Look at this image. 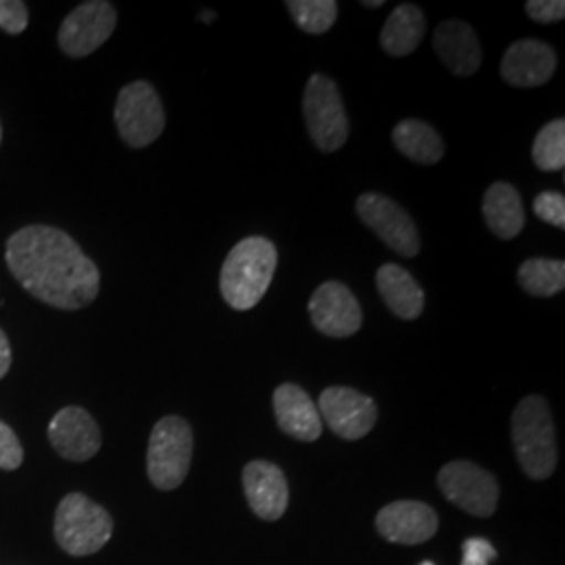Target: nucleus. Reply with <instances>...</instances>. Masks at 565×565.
I'll return each mask as SVG.
<instances>
[{
  "label": "nucleus",
  "mask_w": 565,
  "mask_h": 565,
  "mask_svg": "<svg viewBox=\"0 0 565 565\" xmlns=\"http://www.w3.org/2000/svg\"><path fill=\"white\" fill-rule=\"evenodd\" d=\"M4 260L30 296L57 310H81L99 296L102 273L97 264L55 226L32 224L13 233Z\"/></svg>",
  "instance_id": "f257e3e1"
},
{
  "label": "nucleus",
  "mask_w": 565,
  "mask_h": 565,
  "mask_svg": "<svg viewBox=\"0 0 565 565\" xmlns=\"http://www.w3.org/2000/svg\"><path fill=\"white\" fill-rule=\"evenodd\" d=\"M277 247L264 237H247L237 243L221 270V294L233 310H252L268 291L277 270Z\"/></svg>",
  "instance_id": "f03ea898"
},
{
  "label": "nucleus",
  "mask_w": 565,
  "mask_h": 565,
  "mask_svg": "<svg viewBox=\"0 0 565 565\" xmlns=\"http://www.w3.org/2000/svg\"><path fill=\"white\" fill-rule=\"evenodd\" d=\"M511 436L520 467L532 480H546L557 465L555 425L543 396H525L511 419Z\"/></svg>",
  "instance_id": "7ed1b4c3"
},
{
  "label": "nucleus",
  "mask_w": 565,
  "mask_h": 565,
  "mask_svg": "<svg viewBox=\"0 0 565 565\" xmlns=\"http://www.w3.org/2000/svg\"><path fill=\"white\" fill-rule=\"evenodd\" d=\"M53 532L57 545L67 555L86 557L109 543L114 534V520L102 505L82 492H72L61 499Z\"/></svg>",
  "instance_id": "20e7f679"
},
{
  "label": "nucleus",
  "mask_w": 565,
  "mask_h": 565,
  "mask_svg": "<svg viewBox=\"0 0 565 565\" xmlns=\"http://www.w3.org/2000/svg\"><path fill=\"white\" fill-rule=\"evenodd\" d=\"M193 459V429L182 417L160 419L149 438L147 476L160 490H174L184 482Z\"/></svg>",
  "instance_id": "39448f33"
},
{
  "label": "nucleus",
  "mask_w": 565,
  "mask_h": 565,
  "mask_svg": "<svg viewBox=\"0 0 565 565\" xmlns=\"http://www.w3.org/2000/svg\"><path fill=\"white\" fill-rule=\"evenodd\" d=\"M121 141L132 149L149 147L166 128L162 99L149 82H130L124 86L114 109Z\"/></svg>",
  "instance_id": "423d86ee"
},
{
  "label": "nucleus",
  "mask_w": 565,
  "mask_h": 565,
  "mask_svg": "<svg viewBox=\"0 0 565 565\" xmlns=\"http://www.w3.org/2000/svg\"><path fill=\"white\" fill-rule=\"evenodd\" d=\"M303 118L312 141L321 151H338L348 141L350 121L340 88L323 74H315L303 88Z\"/></svg>",
  "instance_id": "0eeeda50"
},
{
  "label": "nucleus",
  "mask_w": 565,
  "mask_h": 565,
  "mask_svg": "<svg viewBox=\"0 0 565 565\" xmlns=\"http://www.w3.org/2000/svg\"><path fill=\"white\" fill-rule=\"evenodd\" d=\"M356 214L382 242L404 258H415L422 249L419 231L398 203L382 193H363Z\"/></svg>",
  "instance_id": "6e6552de"
},
{
  "label": "nucleus",
  "mask_w": 565,
  "mask_h": 565,
  "mask_svg": "<svg viewBox=\"0 0 565 565\" xmlns=\"http://www.w3.org/2000/svg\"><path fill=\"white\" fill-rule=\"evenodd\" d=\"M446 499L476 518H490L499 503V484L492 473L471 461H452L438 473Z\"/></svg>",
  "instance_id": "1a4fd4ad"
},
{
  "label": "nucleus",
  "mask_w": 565,
  "mask_h": 565,
  "mask_svg": "<svg viewBox=\"0 0 565 565\" xmlns=\"http://www.w3.org/2000/svg\"><path fill=\"white\" fill-rule=\"evenodd\" d=\"M116 25H118V13L111 2H105V0L82 2L61 23V51L74 60L86 57L109 41Z\"/></svg>",
  "instance_id": "9d476101"
},
{
  "label": "nucleus",
  "mask_w": 565,
  "mask_h": 565,
  "mask_svg": "<svg viewBox=\"0 0 565 565\" xmlns=\"http://www.w3.org/2000/svg\"><path fill=\"white\" fill-rule=\"evenodd\" d=\"M319 415L342 440H361L377 422V404L352 387H327L319 398Z\"/></svg>",
  "instance_id": "9b49d317"
},
{
  "label": "nucleus",
  "mask_w": 565,
  "mask_h": 565,
  "mask_svg": "<svg viewBox=\"0 0 565 565\" xmlns=\"http://www.w3.org/2000/svg\"><path fill=\"white\" fill-rule=\"evenodd\" d=\"M310 319L329 338H350L363 324V310L356 296L340 281H327L317 287L310 303Z\"/></svg>",
  "instance_id": "f8f14e48"
},
{
  "label": "nucleus",
  "mask_w": 565,
  "mask_h": 565,
  "mask_svg": "<svg viewBox=\"0 0 565 565\" xmlns=\"http://www.w3.org/2000/svg\"><path fill=\"white\" fill-rule=\"evenodd\" d=\"M49 440L63 459L84 463L102 448V429L81 406H65L49 424Z\"/></svg>",
  "instance_id": "ddd939ff"
},
{
  "label": "nucleus",
  "mask_w": 565,
  "mask_h": 565,
  "mask_svg": "<svg viewBox=\"0 0 565 565\" xmlns=\"http://www.w3.org/2000/svg\"><path fill=\"white\" fill-rule=\"evenodd\" d=\"M375 524L390 543L422 545L438 532V515L419 501H396L377 513Z\"/></svg>",
  "instance_id": "4468645a"
},
{
  "label": "nucleus",
  "mask_w": 565,
  "mask_h": 565,
  "mask_svg": "<svg viewBox=\"0 0 565 565\" xmlns=\"http://www.w3.org/2000/svg\"><path fill=\"white\" fill-rule=\"evenodd\" d=\"M243 490L252 511L266 522H277L289 505V488L281 467L252 461L243 469Z\"/></svg>",
  "instance_id": "2eb2a0df"
},
{
  "label": "nucleus",
  "mask_w": 565,
  "mask_h": 565,
  "mask_svg": "<svg viewBox=\"0 0 565 565\" xmlns=\"http://www.w3.org/2000/svg\"><path fill=\"white\" fill-rule=\"evenodd\" d=\"M557 70V55L551 44L543 41L513 42L501 61L503 81L518 88L541 86L553 78Z\"/></svg>",
  "instance_id": "dca6fc26"
},
{
  "label": "nucleus",
  "mask_w": 565,
  "mask_h": 565,
  "mask_svg": "<svg viewBox=\"0 0 565 565\" xmlns=\"http://www.w3.org/2000/svg\"><path fill=\"white\" fill-rule=\"evenodd\" d=\"M273 406L277 424L289 438L300 443H315L321 436L323 422L319 408L300 385H279L273 396Z\"/></svg>",
  "instance_id": "f3484780"
},
{
  "label": "nucleus",
  "mask_w": 565,
  "mask_h": 565,
  "mask_svg": "<svg viewBox=\"0 0 565 565\" xmlns=\"http://www.w3.org/2000/svg\"><path fill=\"white\" fill-rule=\"evenodd\" d=\"M434 51L455 76H473L482 65V46L471 25L446 20L434 32Z\"/></svg>",
  "instance_id": "a211bd4d"
},
{
  "label": "nucleus",
  "mask_w": 565,
  "mask_h": 565,
  "mask_svg": "<svg viewBox=\"0 0 565 565\" xmlns=\"http://www.w3.org/2000/svg\"><path fill=\"white\" fill-rule=\"evenodd\" d=\"M377 289L385 306L404 321H415L424 315L425 294L415 277L398 264H384L377 270Z\"/></svg>",
  "instance_id": "6ab92c4d"
},
{
  "label": "nucleus",
  "mask_w": 565,
  "mask_h": 565,
  "mask_svg": "<svg viewBox=\"0 0 565 565\" xmlns=\"http://www.w3.org/2000/svg\"><path fill=\"white\" fill-rule=\"evenodd\" d=\"M482 212L486 224L499 239H515L524 231L525 212L522 195L509 182H494L488 186Z\"/></svg>",
  "instance_id": "aec40b11"
},
{
  "label": "nucleus",
  "mask_w": 565,
  "mask_h": 565,
  "mask_svg": "<svg viewBox=\"0 0 565 565\" xmlns=\"http://www.w3.org/2000/svg\"><path fill=\"white\" fill-rule=\"evenodd\" d=\"M424 34V11L415 4H401L385 21L380 42L390 57H406L422 44Z\"/></svg>",
  "instance_id": "412c9836"
},
{
  "label": "nucleus",
  "mask_w": 565,
  "mask_h": 565,
  "mask_svg": "<svg viewBox=\"0 0 565 565\" xmlns=\"http://www.w3.org/2000/svg\"><path fill=\"white\" fill-rule=\"evenodd\" d=\"M392 141L408 160L424 166H434L445 156L443 137L427 121L403 120L396 124Z\"/></svg>",
  "instance_id": "4be33fe9"
},
{
  "label": "nucleus",
  "mask_w": 565,
  "mask_h": 565,
  "mask_svg": "<svg viewBox=\"0 0 565 565\" xmlns=\"http://www.w3.org/2000/svg\"><path fill=\"white\" fill-rule=\"evenodd\" d=\"M518 281L524 287L525 294L534 298H551L564 291V260L548 258H530L518 270Z\"/></svg>",
  "instance_id": "5701e85b"
},
{
  "label": "nucleus",
  "mask_w": 565,
  "mask_h": 565,
  "mask_svg": "<svg viewBox=\"0 0 565 565\" xmlns=\"http://www.w3.org/2000/svg\"><path fill=\"white\" fill-rule=\"evenodd\" d=\"M289 15L306 34H324L338 20L335 0H289Z\"/></svg>",
  "instance_id": "b1692460"
},
{
  "label": "nucleus",
  "mask_w": 565,
  "mask_h": 565,
  "mask_svg": "<svg viewBox=\"0 0 565 565\" xmlns=\"http://www.w3.org/2000/svg\"><path fill=\"white\" fill-rule=\"evenodd\" d=\"M532 160L543 172H557L565 166V121H548L532 145Z\"/></svg>",
  "instance_id": "393cba45"
},
{
  "label": "nucleus",
  "mask_w": 565,
  "mask_h": 565,
  "mask_svg": "<svg viewBox=\"0 0 565 565\" xmlns=\"http://www.w3.org/2000/svg\"><path fill=\"white\" fill-rule=\"evenodd\" d=\"M534 214L543 223L565 228V198L555 191H545L534 200Z\"/></svg>",
  "instance_id": "a878e982"
},
{
  "label": "nucleus",
  "mask_w": 565,
  "mask_h": 565,
  "mask_svg": "<svg viewBox=\"0 0 565 565\" xmlns=\"http://www.w3.org/2000/svg\"><path fill=\"white\" fill-rule=\"evenodd\" d=\"M28 4L21 0H0V30L18 36L28 28Z\"/></svg>",
  "instance_id": "bb28decb"
},
{
  "label": "nucleus",
  "mask_w": 565,
  "mask_h": 565,
  "mask_svg": "<svg viewBox=\"0 0 565 565\" xmlns=\"http://www.w3.org/2000/svg\"><path fill=\"white\" fill-rule=\"evenodd\" d=\"M21 463H23V446L20 438L9 425L0 422V469L13 471V469H20Z\"/></svg>",
  "instance_id": "cd10ccee"
},
{
  "label": "nucleus",
  "mask_w": 565,
  "mask_h": 565,
  "mask_svg": "<svg viewBox=\"0 0 565 565\" xmlns=\"http://www.w3.org/2000/svg\"><path fill=\"white\" fill-rule=\"evenodd\" d=\"M527 15L539 23H555L565 18L564 0H530L525 2Z\"/></svg>",
  "instance_id": "c85d7f7f"
},
{
  "label": "nucleus",
  "mask_w": 565,
  "mask_h": 565,
  "mask_svg": "<svg viewBox=\"0 0 565 565\" xmlns=\"http://www.w3.org/2000/svg\"><path fill=\"white\" fill-rule=\"evenodd\" d=\"M497 559V548L486 539H467L463 543V562L461 565H490Z\"/></svg>",
  "instance_id": "c756f323"
},
{
  "label": "nucleus",
  "mask_w": 565,
  "mask_h": 565,
  "mask_svg": "<svg viewBox=\"0 0 565 565\" xmlns=\"http://www.w3.org/2000/svg\"><path fill=\"white\" fill-rule=\"evenodd\" d=\"M11 343H9V338H7V333L0 329V380L9 373V369H11Z\"/></svg>",
  "instance_id": "7c9ffc66"
},
{
  "label": "nucleus",
  "mask_w": 565,
  "mask_h": 565,
  "mask_svg": "<svg viewBox=\"0 0 565 565\" xmlns=\"http://www.w3.org/2000/svg\"><path fill=\"white\" fill-rule=\"evenodd\" d=\"M363 4L369 9H380V7H384V0H366Z\"/></svg>",
  "instance_id": "2f4dec72"
},
{
  "label": "nucleus",
  "mask_w": 565,
  "mask_h": 565,
  "mask_svg": "<svg viewBox=\"0 0 565 565\" xmlns=\"http://www.w3.org/2000/svg\"><path fill=\"white\" fill-rule=\"evenodd\" d=\"M202 20L203 21H212V20H214V13H203Z\"/></svg>",
  "instance_id": "473e14b6"
},
{
  "label": "nucleus",
  "mask_w": 565,
  "mask_h": 565,
  "mask_svg": "<svg viewBox=\"0 0 565 565\" xmlns=\"http://www.w3.org/2000/svg\"><path fill=\"white\" fill-rule=\"evenodd\" d=\"M419 565H434V564H431V562H424V564H419Z\"/></svg>",
  "instance_id": "72a5a7b5"
},
{
  "label": "nucleus",
  "mask_w": 565,
  "mask_h": 565,
  "mask_svg": "<svg viewBox=\"0 0 565 565\" xmlns=\"http://www.w3.org/2000/svg\"><path fill=\"white\" fill-rule=\"evenodd\" d=\"M0 141H2V128H0Z\"/></svg>",
  "instance_id": "f704fd0d"
}]
</instances>
